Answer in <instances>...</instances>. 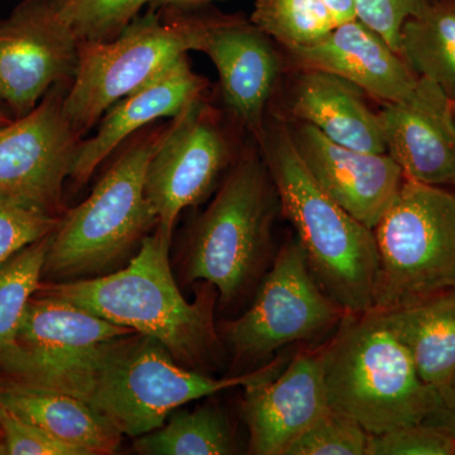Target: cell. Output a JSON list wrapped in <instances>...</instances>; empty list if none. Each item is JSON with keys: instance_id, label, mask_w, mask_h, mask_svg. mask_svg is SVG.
Here are the masks:
<instances>
[{"instance_id": "8992f818", "label": "cell", "mask_w": 455, "mask_h": 455, "mask_svg": "<svg viewBox=\"0 0 455 455\" xmlns=\"http://www.w3.org/2000/svg\"><path fill=\"white\" fill-rule=\"evenodd\" d=\"M163 134L125 149L92 196L66 211L51 235L42 281L83 280L110 274L139 252L158 218L146 196L149 161Z\"/></svg>"}, {"instance_id": "d590c367", "label": "cell", "mask_w": 455, "mask_h": 455, "mask_svg": "<svg viewBox=\"0 0 455 455\" xmlns=\"http://www.w3.org/2000/svg\"><path fill=\"white\" fill-rule=\"evenodd\" d=\"M12 121H13V119H12L11 116H9L8 114L0 108V125L8 124V123H11Z\"/></svg>"}, {"instance_id": "8d00e7d4", "label": "cell", "mask_w": 455, "mask_h": 455, "mask_svg": "<svg viewBox=\"0 0 455 455\" xmlns=\"http://www.w3.org/2000/svg\"><path fill=\"white\" fill-rule=\"evenodd\" d=\"M453 113H454V116H455V100H453Z\"/></svg>"}, {"instance_id": "52a82bcc", "label": "cell", "mask_w": 455, "mask_h": 455, "mask_svg": "<svg viewBox=\"0 0 455 455\" xmlns=\"http://www.w3.org/2000/svg\"><path fill=\"white\" fill-rule=\"evenodd\" d=\"M373 233L379 257L373 310L455 289V194L405 179Z\"/></svg>"}, {"instance_id": "9a60e30c", "label": "cell", "mask_w": 455, "mask_h": 455, "mask_svg": "<svg viewBox=\"0 0 455 455\" xmlns=\"http://www.w3.org/2000/svg\"><path fill=\"white\" fill-rule=\"evenodd\" d=\"M290 133L302 163L320 188L373 230L405 180L391 156L337 145L307 123L301 122Z\"/></svg>"}, {"instance_id": "e575fe53", "label": "cell", "mask_w": 455, "mask_h": 455, "mask_svg": "<svg viewBox=\"0 0 455 455\" xmlns=\"http://www.w3.org/2000/svg\"><path fill=\"white\" fill-rule=\"evenodd\" d=\"M152 2L169 5H193L199 4V3L208 2V0H152Z\"/></svg>"}, {"instance_id": "484cf974", "label": "cell", "mask_w": 455, "mask_h": 455, "mask_svg": "<svg viewBox=\"0 0 455 455\" xmlns=\"http://www.w3.org/2000/svg\"><path fill=\"white\" fill-rule=\"evenodd\" d=\"M252 22L287 50L315 44L338 26L322 0H257Z\"/></svg>"}, {"instance_id": "f1b7e54d", "label": "cell", "mask_w": 455, "mask_h": 455, "mask_svg": "<svg viewBox=\"0 0 455 455\" xmlns=\"http://www.w3.org/2000/svg\"><path fill=\"white\" fill-rule=\"evenodd\" d=\"M368 435L347 416L329 410L283 451V455H366Z\"/></svg>"}, {"instance_id": "5b68a950", "label": "cell", "mask_w": 455, "mask_h": 455, "mask_svg": "<svg viewBox=\"0 0 455 455\" xmlns=\"http://www.w3.org/2000/svg\"><path fill=\"white\" fill-rule=\"evenodd\" d=\"M277 205L266 164L241 161L190 230L180 256L182 280L212 284L224 307L256 291L275 259L271 229Z\"/></svg>"}, {"instance_id": "4dcf8cb0", "label": "cell", "mask_w": 455, "mask_h": 455, "mask_svg": "<svg viewBox=\"0 0 455 455\" xmlns=\"http://www.w3.org/2000/svg\"><path fill=\"white\" fill-rule=\"evenodd\" d=\"M0 455H80L37 425L0 405Z\"/></svg>"}, {"instance_id": "e0dca14e", "label": "cell", "mask_w": 455, "mask_h": 455, "mask_svg": "<svg viewBox=\"0 0 455 455\" xmlns=\"http://www.w3.org/2000/svg\"><path fill=\"white\" fill-rule=\"evenodd\" d=\"M289 51L304 68L337 75L385 104L407 97L419 79L403 56L357 18L315 44Z\"/></svg>"}, {"instance_id": "30bf717a", "label": "cell", "mask_w": 455, "mask_h": 455, "mask_svg": "<svg viewBox=\"0 0 455 455\" xmlns=\"http://www.w3.org/2000/svg\"><path fill=\"white\" fill-rule=\"evenodd\" d=\"M64 98L53 86L31 112L0 125V190L59 217L66 212L62 188L77 148Z\"/></svg>"}, {"instance_id": "277c9868", "label": "cell", "mask_w": 455, "mask_h": 455, "mask_svg": "<svg viewBox=\"0 0 455 455\" xmlns=\"http://www.w3.org/2000/svg\"><path fill=\"white\" fill-rule=\"evenodd\" d=\"M322 359L329 407L368 434L423 424L435 406V388L419 376L379 310L346 313Z\"/></svg>"}, {"instance_id": "7c38bea8", "label": "cell", "mask_w": 455, "mask_h": 455, "mask_svg": "<svg viewBox=\"0 0 455 455\" xmlns=\"http://www.w3.org/2000/svg\"><path fill=\"white\" fill-rule=\"evenodd\" d=\"M79 41L29 0L0 22V101L16 118L35 109L53 86L75 74Z\"/></svg>"}, {"instance_id": "d6986e66", "label": "cell", "mask_w": 455, "mask_h": 455, "mask_svg": "<svg viewBox=\"0 0 455 455\" xmlns=\"http://www.w3.org/2000/svg\"><path fill=\"white\" fill-rule=\"evenodd\" d=\"M202 51L217 68L228 108L263 137V114L278 74L277 57L267 40L257 28L212 26L206 27Z\"/></svg>"}, {"instance_id": "f546056e", "label": "cell", "mask_w": 455, "mask_h": 455, "mask_svg": "<svg viewBox=\"0 0 455 455\" xmlns=\"http://www.w3.org/2000/svg\"><path fill=\"white\" fill-rule=\"evenodd\" d=\"M366 455H455V439L427 424L368 435Z\"/></svg>"}, {"instance_id": "7402d4cb", "label": "cell", "mask_w": 455, "mask_h": 455, "mask_svg": "<svg viewBox=\"0 0 455 455\" xmlns=\"http://www.w3.org/2000/svg\"><path fill=\"white\" fill-rule=\"evenodd\" d=\"M379 313L411 355L421 379L435 390L447 383L455 371V289Z\"/></svg>"}, {"instance_id": "5bb4252c", "label": "cell", "mask_w": 455, "mask_h": 455, "mask_svg": "<svg viewBox=\"0 0 455 455\" xmlns=\"http://www.w3.org/2000/svg\"><path fill=\"white\" fill-rule=\"evenodd\" d=\"M387 155L405 179L455 187L453 100L435 83L419 77L407 97L379 114Z\"/></svg>"}, {"instance_id": "603a6c76", "label": "cell", "mask_w": 455, "mask_h": 455, "mask_svg": "<svg viewBox=\"0 0 455 455\" xmlns=\"http://www.w3.org/2000/svg\"><path fill=\"white\" fill-rule=\"evenodd\" d=\"M398 53L416 76L425 77L455 100V0H434L403 23Z\"/></svg>"}, {"instance_id": "7a4b0ae2", "label": "cell", "mask_w": 455, "mask_h": 455, "mask_svg": "<svg viewBox=\"0 0 455 455\" xmlns=\"http://www.w3.org/2000/svg\"><path fill=\"white\" fill-rule=\"evenodd\" d=\"M171 239L172 235L156 227L123 267L83 280L42 281L38 289L155 338L188 370L211 372L227 355L214 322L218 291L212 284L200 283L196 300L182 296L171 269Z\"/></svg>"}, {"instance_id": "2e32d148", "label": "cell", "mask_w": 455, "mask_h": 455, "mask_svg": "<svg viewBox=\"0 0 455 455\" xmlns=\"http://www.w3.org/2000/svg\"><path fill=\"white\" fill-rule=\"evenodd\" d=\"M136 333L40 289L29 300L13 347L0 361V376L23 379L101 341Z\"/></svg>"}, {"instance_id": "83f0119b", "label": "cell", "mask_w": 455, "mask_h": 455, "mask_svg": "<svg viewBox=\"0 0 455 455\" xmlns=\"http://www.w3.org/2000/svg\"><path fill=\"white\" fill-rule=\"evenodd\" d=\"M61 217L0 190V266L27 245L52 235Z\"/></svg>"}, {"instance_id": "44dd1931", "label": "cell", "mask_w": 455, "mask_h": 455, "mask_svg": "<svg viewBox=\"0 0 455 455\" xmlns=\"http://www.w3.org/2000/svg\"><path fill=\"white\" fill-rule=\"evenodd\" d=\"M0 405L76 449L80 455L116 453L124 436L80 398L2 376Z\"/></svg>"}, {"instance_id": "ac0fdd59", "label": "cell", "mask_w": 455, "mask_h": 455, "mask_svg": "<svg viewBox=\"0 0 455 455\" xmlns=\"http://www.w3.org/2000/svg\"><path fill=\"white\" fill-rule=\"evenodd\" d=\"M205 86V80L191 70L188 57H181L104 113L95 136L77 145L70 178L83 187L123 140L156 119L175 118L200 98Z\"/></svg>"}, {"instance_id": "4316f807", "label": "cell", "mask_w": 455, "mask_h": 455, "mask_svg": "<svg viewBox=\"0 0 455 455\" xmlns=\"http://www.w3.org/2000/svg\"><path fill=\"white\" fill-rule=\"evenodd\" d=\"M50 13L80 42L109 41L151 0H44Z\"/></svg>"}, {"instance_id": "836d02e7", "label": "cell", "mask_w": 455, "mask_h": 455, "mask_svg": "<svg viewBox=\"0 0 455 455\" xmlns=\"http://www.w3.org/2000/svg\"><path fill=\"white\" fill-rule=\"evenodd\" d=\"M326 8L333 14L338 25L349 22L357 18L355 0H322Z\"/></svg>"}, {"instance_id": "1f68e13d", "label": "cell", "mask_w": 455, "mask_h": 455, "mask_svg": "<svg viewBox=\"0 0 455 455\" xmlns=\"http://www.w3.org/2000/svg\"><path fill=\"white\" fill-rule=\"evenodd\" d=\"M434 0H355L357 20L398 52L403 23L419 16Z\"/></svg>"}, {"instance_id": "9c48e42d", "label": "cell", "mask_w": 455, "mask_h": 455, "mask_svg": "<svg viewBox=\"0 0 455 455\" xmlns=\"http://www.w3.org/2000/svg\"><path fill=\"white\" fill-rule=\"evenodd\" d=\"M344 315L316 283L296 238L275 254L250 309L220 322L218 329L233 366H252L284 347L323 337L337 329Z\"/></svg>"}, {"instance_id": "ffe728a7", "label": "cell", "mask_w": 455, "mask_h": 455, "mask_svg": "<svg viewBox=\"0 0 455 455\" xmlns=\"http://www.w3.org/2000/svg\"><path fill=\"white\" fill-rule=\"evenodd\" d=\"M363 92L337 75L305 68L291 103L293 116L313 125L337 145L387 154L379 114L367 106Z\"/></svg>"}, {"instance_id": "ba28073f", "label": "cell", "mask_w": 455, "mask_h": 455, "mask_svg": "<svg viewBox=\"0 0 455 455\" xmlns=\"http://www.w3.org/2000/svg\"><path fill=\"white\" fill-rule=\"evenodd\" d=\"M206 27L143 17L109 41L80 42L76 70L64 98L68 124L79 136L113 104L146 85L188 51H202Z\"/></svg>"}, {"instance_id": "d6a6232c", "label": "cell", "mask_w": 455, "mask_h": 455, "mask_svg": "<svg viewBox=\"0 0 455 455\" xmlns=\"http://www.w3.org/2000/svg\"><path fill=\"white\" fill-rule=\"evenodd\" d=\"M423 424L436 427L455 439V371L442 387L436 388V403Z\"/></svg>"}, {"instance_id": "3957f363", "label": "cell", "mask_w": 455, "mask_h": 455, "mask_svg": "<svg viewBox=\"0 0 455 455\" xmlns=\"http://www.w3.org/2000/svg\"><path fill=\"white\" fill-rule=\"evenodd\" d=\"M265 158L278 203L298 233L316 283L346 313L373 310L379 276L373 230L320 188L287 128L265 140Z\"/></svg>"}, {"instance_id": "cb8c5ba5", "label": "cell", "mask_w": 455, "mask_h": 455, "mask_svg": "<svg viewBox=\"0 0 455 455\" xmlns=\"http://www.w3.org/2000/svg\"><path fill=\"white\" fill-rule=\"evenodd\" d=\"M181 409V407H180ZM175 410L163 427L134 438L142 455H229L238 451L229 420L218 403Z\"/></svg>"}, {"instance_id": "6da1fadb", "label": "cell", "mask_w": 455, "mask_h": 455, "mask_svg": "<svg viewBox=\"0 0 455 455\" xmlns=\"http://www.w3.org/2000/svg\"><path fill=\"white\" fill-rule=\"evenodd\" d=\"M287 362L280 355L259 370L214 379L181 366L155 338L131 333L42 367L18 382L80 398L134 439L163 427L191 401L272 379Z\"/></svg>"}, {"instance_id": "8fae6325", "label": "cell", "mask_w": 455, "mask_h": 455, "mask_svg": "<svg viewBox=\"0 0 455 455\" xmlns=\"http://www.w3.org/2000/svg\"><path fill=\"white\" fill-rule=\"evenodd\" d=\"M229 158L211 110L196 99L164 132L146 175V196L157 227L172 235L180 212L202 202Z\"/></svg>"}, {"instance_id": "4fadbf2b", "label": "cell", "mask_w": 455, "mask_h": 455, "mask_svg": "<svg viewBox=\"0 0 455 455\" xmlns=\"http://www.w3.org/2000/svg\"><path fill=\"white\" fill-rule=\"evenodd\" d=\"M241 411L248 454L283 455L331 407L323 379L322 347L299 352L272 379L245 386Z\"/></svg>"}, {"instance_id": "d4e9b609", "label": "cell", "mask_w": 455, "mask_h": 455, "mask_svg": "<svg viewBox=\"0 0 455 455\" xmlns=\"http://www.w3.org/2000/svg\"><path fill=\"white\" fill-rule=\"evenodd\" d=\"M51 235L0 266V361L13 347L29 300L42 283Z\"/></svg>"}]
</instances>
